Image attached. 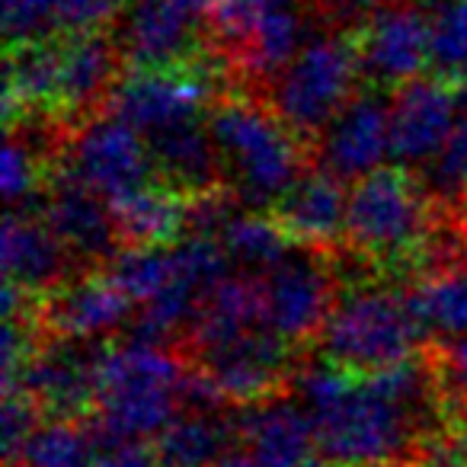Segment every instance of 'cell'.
<instances>
[{"label": "cell", "mask_w": 467, "mask_h": 467, "mask_svg": "<svg viewBox=\"0 0 467 467\" xmlns=\"http://www.w3.org/2000/svg\"><path fill=\"white\" fill-rule=\"evenodd\" d=\"M420 173L422 189L441 208H458L467 199V112H461L445 144Z\"/></svg>", "instance_id": "f1b7e54d"}, {"label": "cell", "mask_w": 467, "mask_h": 467, "mask_svg": "<svg viewBox=\"0 0 467 467\" xmlns=\"http://www.w3.org/2000/svg\"><path fill=\"white\" fill-rule=\"evenodd\" d=\"M317 23H324L330 33H343L356 39L390 0H307Z\"/></svg>", "instance_id": "e575fe53"}, {"label": "cell", "mask_w": 467, "mask_h": 467, "mask_svg": "<svg viewBox=\"0 0 467 467\" xmlns=\"http://www.w3.org/2000/svg\"><path fill=\"white\" fill-rule=\"evenodd\" d=\"M317 467H337V464H317Z\"/></svg>", "instance_id": "f35d334b"}, {"label": "cell", "mask_w": 467, "mask_h": 467, "mask_svg": "<svg viewBox=\"0 0 467 467\" xmlns=\"http://www.w3.org/2000/svg\"><path fill=\"white\" fill-rule=\"evenodd\" d=\"M214 99L218 93L212 71L199 61H186L173 67H135L116 84L106 109L150 138L189 119L208 116Z\"/></svg>", "instance_id": "ba28073f"}, {"label": "cell", "mask_w": 467, "mask_h": 467, "mask_svg": "<svg viewBox=\"0 0 467 467\" xmlns=\"http://www.w3.org/2000/svg\"><path fill=\"white\" fill-rule=\"evenodd\" d=\"M212 0H129L122 52L135 67L186 65L208 36Z\"/></svg>", "instance_id": "4fadbf2b"}, {"label": "cell", "mask_w": 467, "mask_h": 467, "mask_svg": "<svg viewBox=\"0 0 467 467\" xmlns=\"http://www.w3.org/2000/svg\"><path fill=\"white\" fill-rule=\"evenodd\" d=\"M97 451L99 445L90 426H80L71 416H52L39 422L7 467H93Z\"/></svg>", "instance_id": "83f0119b"}, {"label": "cell", "mask_w": 467, "mask_h": 467, "mask_svg": "<svg viewBox=\"0 0 467 467\" xmlns=\"http://www.w3.org/2000/svg\"><path fill=\"white\" fill-rule=\"evenodd\" d=\"M218 241L234 269H244V273H254V275H260L263 269L273 266L295 244L273 212L266 214L263 208H247V205L231 214V221L221 227Z\"/></svg>", "instance_id": "4316f807"}, {"label": "cell", "mask_w": 467, "mask_h": 467, "mask_svg": "<svg viewBox=\"0 0 467 467\" xmlns=\"http://www.w3.org/2000/svg\"><path fill=\"white\" fill-rule=\"evenodd\" d=\"M42 410L29 394H4V461H14L16 451L26 445L29 435L39 429Z\"/></svg>", "instance_id": "d590c367"}, {"label": "cell", "mask_w": 467, "mask_h": 467, "mask_svg": "<svg viewBox=\"0 0 467 467\" xmlns=\"http://www.w3.org/2000/svg\"><path fill=\"white\" fill-rule=\"evenodd\" d=\"M78 260L67 254L42 208L10 205L4 221V275L29 295H48L78 273Z\"/></svg>", "instance_id": "d6986e66"}, {"label": "cell", "mask_w": 467, "mask_h": 467, "mask_svg": "<svg viewBox=\"0 0 467 467\" xmlns=\"http://www.w3.org/2000/svg\"><path fill=\"white\" fill-rule=\"evenodd\" d=\"M403 295L426 333L439 339L467 333V256L416 273Z\"/></svg>", "instance_id": "484cf974"}, {"label": "cell", "mask_w": 467, "mask_h": 467, "mask_svg": "<svg viewBox=\"0 0 467 467\" xmlns=\"http://www.w3.org/2000/svg\"><path fill=\"white\" fill-rule=\"evenodd\" d=\"M365 80L400 87L420 78L432 61V16L413 0H390L388 7L356 36Z\"/></svg>", "instance_id": "9a60e30c"}, {"label": "cell", "mask_w": 467, "mask_h": 467, "mask_svg": "<svg viewBox=\"0 0 467 467\" xmlns=\"http://www.w3.org/2000/svg\"><path fill=\"white\" fill-rule=\"evenodd\" d=\"M458 93L448 74L420 78L394 87L390 93V154L400 167L422 170L445 144L458 122Z\"/></svg>", "instance_id": "5bb4252c"}, {"label": "cell", "mask_w": 467, "mask_h": 467, "mask_svg": "<svg viewBox=\"0 0 467 467\" xmlns=\"http://www.w3.org/2000/svg\"><path fill=\"white\" fill-rule=\"evenodd\" d=\"M205 119L231 189L247 208H273L311 163L307 144L275 116L266 97H218Z\"/></svg>", "instance_id": "7a4b0ae2"}, {"label": "cell", "mask_w": 467, "mask_h": 467, "mask_svg": "<svg viewBox=\"0 0 467 467\" xmlns=\"http://www.w3.org/2000/svg\"><path fill=\"white\" fill-rule=\"evenodd\" d=\"M432 227L435 202L407 167H381L352 182L346 247L365 260H410Z\"/></svg>", "instance_id": "5b68a950"}, {"label": "cell", "mask_w": 467, "mask_h": 467, "mask_svg": "<svg viewBox=\"0 0 467 467\" xmlns=\"http://www.w3.org/2000/svg\"><path fill=\"white\" fill-rule=\"evenodd\" d=\"M234 441V413L180 410L154 439V451L163 467H218Z\"/></svg>", "instance_id": "d4e9b609"}, {"label": "cell", "mask_w": 467, "mask_h": 467, "mask_svg": "<svg viewBox=\"0 0 467 467\" xmlns=\"http://www.w3.org/2000/svg\"><path fill=\"white\" fill-rule=\"evenodd\" d=\"M58 0H4V29L10 46L55 36Z\"/></svg>", "instance_id": "d6a6232c"}, {"label": "cell", "mask_w": 467, "mask_h": 467, "mask_svg": "<svg viewBox=\"0 0 467 467\" xmlns=\"http://www.w3.org/2000/svg\"><path fill=\"white\" fill-rule=\"evenodd\" d=\"M365 80L358 46L352 36H314L266 87L263 97L275 116L311 148L314 138L358 97Z\"/></svg>", "instance_id": "3957f363"}, {"label": "cell", "mask_w": 467, "mask_h": 467, "mask_svg": "<svg viewBox=\"0 0 467 467\" xmlns=\"http://www.w3.org/2000/svg\"><path fill=\"white\" fill-rule=\"evenodd\" d=\"M125 52L103 33L58 36V90L55 116L78 125L109 103L122 78Z\"/></svg>", "instance_id": "ac0fdd59"}, {"label": "cell", "mask_w": 467, "mask_h": 467, "mask_svg": "<svg viewBox=\"0 0 467 467\" xmlns=\"http://www.w3.org/2000/svg\"><path fill=\"white\" fill-rule=\"evenodd\" d=\"M189 358H180L161 343L125 339L103 352L99 394L90 429L97 445L148 441L167 429L182 410V384Z\"/></svg>", "instance_id": "6da1fadb"}, {"label": "cell", "mask_w": 467, "mask_h": 467, "mask_svg": "<svg viewBox=\"0 0 467 467\" xmlns=\"http://www.w3.org/2000/svg\"><path fill=\"white\" fill-rule=\"evenodd\" d=\"M432 65L448 78L467 71V0H448L432 14Z\"/></svg>", "instance_id": "1f68e13d"}, {"label": "cell", "mask_w": 467, "mask_h": 467, "mask_svg": "<svg viewBox=\"0 0 467 467\" xmlns=\"http://www.w3.org/2000/svg\"><path fill=\"white\" fill-rule=\"evenodd\" d=\"M122 10V0H58L55 36H90L103 33Z\"/></svg>", "instance_id": "836d02e7"}, {"label": "cell", "mask_w": 467, "mask_h": 467, "mask_svg": "<svg viewBox=\"0 0 467 467\" xmlns=\"http://www.w3.org/2000/svg\"><path fill=\"white\" fill-rule=\"evenodd\" d=\"M93 467H163L157 458L154 445L148 441H112L99 445Z\"/></svg>", "instance_id": "8d00e7d4"}, {"label": "cell", "mask_w": 467, "mask_h": 467, "mask_svg": "<svg viewBox=\"0 0 467 467\" xmlns=\"http://www.w3.org/2000/svg\"><path fill=\"white\" fill-rule=\"evenodd\" d=\"M454 221L461 224V231H464V237H467V199L461 202L458 208H454Z\"/></svg>", "instance_id": "74e56055"}, {"label": "cell", "mask_w": 467, "mask_h": 467, "mask_svg": "<svg viewBox=\"0 0 467 467\" xmlns=\"http://www.w3.org/2000/svg\"><path fill=\"white\" fill-rule=\"evenodd\" d=\"M154 170L163 182L186 195L208 192V189L224 186V161L208 129V119H189L173 129H163L148 138Z\"/></svg>", "instance_id": "603a6c76"}, {"label": "cell", "mask_w": 467, "mask_h": 467, "mask_svg": "<svg viewBox=\"0 0 467 467\" xmlns=\"http://www.w3.org/2000/svg\"><path fill=\"white\" fill-rule=\"evenodd\" d=\"M103 352L106 346L99 343L42 333L39 346L23 368L20 390L39 403L42 413L78 420L97 407Z\"/></svg>", "instance_id": "9c48e42d"}, {"label": "cell", "mask_w": 467, "mask_h": 467, "mask_svg": "<svg viewBox=\"0 0 467 467\" xmlns=\"http://www.w3.org/2000/svg\"><path fill=\"white\" fill-rule=\"evenodd\" d=\"M311 163L343 182L381 170L390 161V99L356 97L317 138L311 148Z\"/></svg>", "instance_id": "2e32d148"}, {"label": "cell", "mask_w": 467, "mask_h": 467, "mask_svg": "<svg viewBox=\"0 0 467 467\" xmlns=\"http://www.w3.org/2000/svg\"><path fill=\"white\" fill-rule=\"evenodd\" d=\"M263 324L260 279L244 269H231L221 282H214L202 298L192 324L182 339V352L189 358L202 356L208 349L231 343L234 337L254 330Z\"/></svg>", "instance_id": "7402d4cb"}, {"label": "cell", "mask_w": 467, "mask_h": 467, "mask_svg": "<svg viewBox=\"0 0 467 467\" xmlns=\"http://www.w3.org/2000/svg\"><path fill=\"white\" fill-rule=\"evenodd\" d=\"M307 0H292L285 7H275L266 14L231 52L221 58L227 74H237L241 80L266 87L301 48L307 46Z\"/></svg>", "instance_id": "44dd1931"}, {"label": "cell", "mask_w": 467, "mask_h": 467, "mask_svg": "<svg viewBox=\"0 0 467 467\" xmlns=\"http://www.w3.org/2000/svg\"><path fill=\"white\" fill-rule=\"evenodd\" d=\"M295 346L282 339L266 324L234 337L231 343L208 349L202 356L189 358L202 371L218 381V388L227 394V400L244 407V403L266 400L273 394H282L298 371L295 365Z\"/></svg>", "instance_id": "8fae6325"}, {"label": "cell", "mask_w": 467, "mask_h": 467, "mask_svg": "<svg viewBox=\"0 0 467 467\" xmlns=\"http://www.w3.org/2000/svg\"><path fill=\"white\" fill-rule=\"evenodd\" d=\"M39 208L84 273L103 269V263H109L122 250L112 202L87 186L65 163L48 173Z\"/></svg>", "instance_id": "30bf717a"}, {"label": "cell", "mask_w": 467, "mask_h": 467, "mask_svg": "<svg viewBox=\"0 0 467 467\" xmlns=\"http://www.w3.org/2000/svg\"><path fill=\"white\" fill-rule=\"evenodd\" d=\"M263 324L292 346H305L320 337L337 305V269L333 254L324 247L292 244L279 260L260 275Z\"/></svg>", "instance_id": "8992f818"}, {"label": "cell", "mask_w": 467, "mask_h": 467, "mask_svg": "<svg viewBox=\"0 0 467 467\" xmlns=\"http://www.w3.org/2000/svg\"><path fill=\"white\" fill-rule=\"evenodd\" d=\"M292 0H212L208 7V46L218 58H224L256 23L275 7H285Z\"/></svg>", "instance_id": "f546056e"}, {"label": "cell", "mask_w": 467, "mask_h": 467, "mask_svg": "<svg viewBox=\"0 0 467 467\" xmlns=\"http://www.w3.org/2000/svg\"><path fill=\"white\" fill-rule=\"evenodd\" d=\"M269 212L295 244L333 250L337 244H346L349 189L339 176L311 163V170H305V176Z\"/></svg>", "instance_id": "ffe728a7"}, {"label": "cell", "mask_w": 467, "mask_h": 467, "mask_svg": "<svg viewBox=\"0 0 467 467\" xmlns=\"http://www.w3.org/2000/svg\"><path fill=\"white\" fill-rule=\"evenodd\" d=\"M131 298L119 288L109 273L87 269L65 285L36 298V320L42 333L84 343H103L112 333L131 324Z\"/></svg>", "instance_id": "7c38bea8"}, {"label": "cell", "mask_w": 467, "mask_h": 467, "mask_svg": "<svg viewBox=\"0 0 467 467\" xmlns=\"http://www.w3.org/2000/svg\"><path fill=\"white\" fill-rule=\"evenodd\" d=\"M237 441L256 467H317L320 441L298 397L273 394L234 413Z\"/></svg>", "instance_id": "e0dca14e"}, {"label": "cell", "mask_w": 467, "mask_h": 467, "mask_svg": "<svg viewBox=\"0 0 467 467\" xmlns=\"http://www.w3.org/2000/svg\"><path fill=\"white\" fill-rule=\"evenodd\" d=\"M426 330L407 295L381 285L352 288L333 305L317 343L324 358L352 375H375L416 356Z\"/></svg>", "instance_id": "277c9868"}, {"label": "cell", "mask_w": 467, "mask_h": 467, "mask_svg": "<svg viewBox=\"0 0 467 467\" xmlns=\"http://www.w3.org/2000/svg\"><path fill=\"white\" fill-rule=\"evenodd\" d=\"M65 167L109 202L148 186L150 173H157L148 138L109 109L74 125L65 144Z\"/></svg>", "instance_id": "52a82bcc"}, {"label": "cell", "mask_w": 467, "mask_h": 467, "mask_svg": "<svg viewBox=\"0 0 467 467\" xmlns=\"http://www.w3.org/2000/svg\"><path fill=\"white\" fill-rule=\"evenodd\" d=\"M186 205L189 195L170 182H148L135 192L112 202L122 247H161L173 244L186 234Z\"/></svg>", "instance_id": "cb8c5ba5"}, {"label": "cell", "mask_w": 467, "mask_h": 467, "mask_svg": "<svg viewBox=\"0 0 467 467\" xmlns=\"http://www.w3.org/2000/svg\"><path fill=\"white\" fill-rule=\"evenodd\" d=\"M426 356L439 384L441 407L451 410L458 422L467 420V333L426 346Z\"/></svg>", "instance_id": "4dcf8cb0"}]
</instances>
